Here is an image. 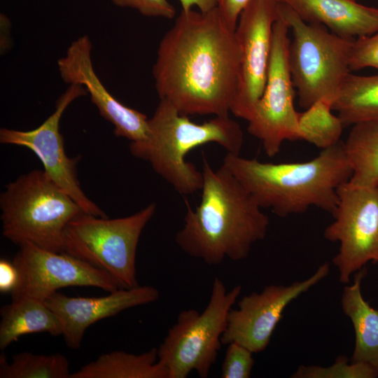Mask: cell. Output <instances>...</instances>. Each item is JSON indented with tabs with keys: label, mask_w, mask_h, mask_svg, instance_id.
Masks as SVG:
<instances>
[{
	"label": "cell",
	"mask_w": 378,
	"mask_h": 378,
	"mask_svg": "<svg viewBox=\"0 0 378 378\" xmlns=\"http://www.w3.org/2000/svg\"><path fill=\"white\" fill-rule=\"evenodd\" d=\"M239 61L234 31L216 7L181 10L159 43L152 70L155 90L183 115L229 116Z\"/></svg>",
	"instance_id": "obj_1"
},
{
	"label": "cell",
	"mask_w": 378,
	"mask_h": 378,
	"mask_svg": "<svg viewBox=\"0 0 378 378\" xmlns=\"http://www.w3.org/2000/svg\"><path fill=\"white\" fill-rule=\"evenodd\" d=\"M202 172L200 202L193 209L186 201L183 225L175 241L185 253L209 265L225 258L244 260L266 237L270 218L225 166L214 169L203 155Z\"/></svg>",
	"instance_id": "obj_2"
},
{
	"label": "cell",
	"mask_w": 378,
	"mask_h": 378,
	"mask_svg": "<svg viewBox=\"0 0 378 378\" xmlns=\"http://www.w3.org/2000/svg\"><path fill=\"white\" fill-rule=\"evenodd\" d=\"M223 164L262 209L281 218L303 214L313 206L332 214L337 189L352 175L341 141L304 162H263L227 153Z\"/></svg>",
	"instance_id": "obj_3"
},
{
	"label": "cell",
	"mask_w": 378,
	"mask_h": 378,
	"mask_svg": "<svg viewBox=\"0 0 378 378\" xmlns=\"http://www.w3.org/2000/svg\"><path fill=\"white\" fill-rule=\"evenodd\" d=\"M244 142L243 131L229 116H214L198 124L179 111L168 101L160 99L148 119L147 139L131 143V154L150 163L156 174L181 195L201 190L202 172L186 162L194 148L216 143L227 153L239 154Z\"/></svg>",
	"instance_id": "obj_4"
},
{
	"label": "cell",
	"mask_w": 378,
	"mask_h": 378,
	"mask_svg": "<svg viewBox=\"0 0 378 378\" xmlns=\"http://www.w3.org/2000/svg\"><path fill=\"white\" fill-rule=\"evenodd\" d=\"M4 237L21 245L64 253L68 223L84 212L44 170L35 169L6 185L0 195Z\"/></svg>",
	"instance_id": "obj_5"
},
{
	"label": "cell",
	"mask_w": 378,
	"mask_h": 378,
	"mask_svg": "<svg viewBox=\"0 0 378 378\" xmlns=\"http://www.w3.org/2000/svg\"><path fill=\"white\" fill-rule=\"evenodd\" d=\"M278 4L293 35L288 64L300 106L307 108L321 99L333 104L351 74L349 59L355 38L338 36L322 24L307 23L290 7Z\"/></svg>",
	"instance_id": "obj_6"
},
{
	"label": "cell",
	"mask_w": 378,
	"mask_h": 378,
	"mask_svg": "<svg viewBox=\"0 0 378 378\" xmlns=\"http://www.w3.org/2000/svg\"><path fill=\"white\" fill-rule=\"evenodd\" d=\"M241 292L240 285L227 291L223 281L215 276L205 309L178 314L158 348V361L167 370L169 378H186L192 371L201 378L209 376L223 344L228 313Z\"/></svg>",
	"instance_id": "obj_7"
},
{
	"label": "cell",
	"mask_w": 378,
	"mask_h": 378,
	"mask_svg": "<svg viewBox=\"0 0 378 378\" xmlns=\"http://www.w3.org/2000/svg\"><path fill=\"white\" fill-rule=\"evenodd\" d=\"M156 208L153 202L132 215L113 219L82 212L65 229L64 253L107 272L120 288L136 287L139 240Z\"/></svg>",
	"instance_id": "obj_8"
},
{
	"label": "cell",
	"mask_w": 378,
	"mask_h": 378,
	"mask_svg": "<svg viewBox=\"0 0 378 378\" xmlns=\"http://www.w3.org/2000/svg\"><path fill=\"white\" fill-rule=\"evenodd\" d=\"M289 27L280 15L273 26L267 81L248 121V132L259 139L268 157H274L286 140H298V115L289 64Z\"/></svg>",
	"instance_id": "obj_9"
},
{
	"label": "cell",
	"mask_w": 378,
	"mask_h": 378,
	"mask_svg": "<svg viewBox=\"0 0 378 378\" xmlns=\"http://www.w3.org/2000/svg\"><path fill=\"white\" fill-rule=\"evenodd\" d=\"M338 203L334 220L323 237L340 244L332 262L341 283L372 261L378 262V186L363 187L349 181L337 189Z\"/></svg>",
	"instance_id": "obj_10"
},
{
	"label": "cell",
	"mask_w": 378,
	"mask_h": 378,
	"mask_svg": "<svg viewBox=\"0 0 378 378\" xmlns=\"http://www.w3.org/2000/svg\"><path fill=\"white\" fill-rule=\"evenodd\" d=\"M279 15L274 0H251L239 17L236 38L240 61L230 113L248 121L264 91L270 66L273 26Z\"/></svg>",
	"instance_id": "obj_11"
},
{
	"label": "cell",
	"mask_w": 378,
	"mask_h": 378,
	"mask_svg": "<svg viewBox=\"0 0 378 378\" xmlns=\"http://www.w3.org/2000/svg\"><path fill=\"white\" fill-rule=\"evenodd\" d=\"M13 263L18 279L10 292L12 300L27 297L45 302L58 289L69 286L96 287L109 293L120 288L107 272L68 253L28 242L20 245Z\"/></svg>",
	"instance_id": "obj_12"
},
{
	"label": "cell",
	"mask_w": 378,
	"mask_h": 378,
	"mask_svg": "<svg viewBox=\"0 0 378 378\" xmlns=\"http://www.w3.org/2000/svg\"><path fill=\"white\" fill-rule=\"evenodd\" d=\"M79 85H69L57 99L55 111L38 127L21 131L1 128L0 142L15 145L31 150L41 160L45 172L64 190L86 213L98 217H107L83 191L77 176L78 158H70L65 153L64 142L59 132V122L66 108L75 99L86 94Z\"/></svg>",
	"instance_id": "obj_13"
},
{
	"label": "cell",
	"mask_w": 378,
	"mask_h": 378,
	"mask_svg": "<svg viewBox=\"0 0 378 378\" xmlns=\"http://www.w3.org/2000/svg\"><path fill=\"white\" fill-rule=\"evenodd\" d=\"M330 267V263L326 262L307 279L289 285L266 286L260 293L244 296L238 302L237 308H232L228 313L222 344L237 342L253 354L264 351L286 307L325 279Z\"/></svg>",
	"instance_id": "obj_14"
},
{
	"label": "cell",
	"mask_w": 378,
	"mask_h": 378,
	"mask_svg": "<svg viewBox=\"0 0 378 378\" xmlns=\"http://www.w3.org/2000/svg\"><path fill=\"white\" fill-rule=\"evenodd\" d=\"M92 48L87 35L78 37L70 44L66 55L57 61L62 79L66 84L85 88L100 115L113 125L116 136L127 139L131 143L145 141L149 118L122 104L106 90L94 69Z\"/></svg>",
	"instance_id": "obj_15"
},
{
	"label": "cell",
	"mask_w": 378,
	"mask_h": 378,
	"mask_svg": "<svg viewBox=\"0 0 378 378\" xmlns=\"http://www.w3.org/2000/svg\"><path fill=\"white\" fill-rule=\"evenodd\" d=\"M160 291L152 286L119 288L102 297H70L59 292L46 301L63 325L62 336L69 348L80 346L85 330L102 319L123 310L155 302Z\"/></svg>",
	"instance_id": "obj_16"
},
{
	"label": "cell",
	"mask_w": 378,
	"mask_h": 378,
	"mask_svg": "<svg viewBox=\"0 0 378 378\" xmlns=\"http://www.w3.org/2000/svg\"><path fill=\"white\" fill-rule=\"evenodd\" d=\"M290 7L303 21L326 27L349 38L372 35L378 31V8L356 0H274Z\"/></svg>",
	"instance_id": "obj_17"
},
{
	"label": "cell",
	"mask_w": 378,
	"mask_h": 378,
	"mask_svg": "<svg viewBox=\"0 0 378 378\" xmlns=\"http://www.w3.org/2000/svg\"><path fill=\"white\" fill-rule=\"evenodd\" d=\"M366 274L365 267L355 273L353 284L344 288L341 306L355 332L351 362L368 364L378 372V309L371 307L362 295L361 282Z\"/></svg>",
	"instance_id": "obj_18"
},
{
	"label": "cell",
	"mask_w": 378,
	"mask_h": 378,
	"mask_svg": "<svg viewBox=\"0 0 378 378\" xmlns=\"http://www.w3.org/2000/svg\"><path fill=\"white\" fill-rule=\"evenodd\" d=\"M0 349L4 350L21 336L36 332L62 335L63 325L46 304L32 298H20L1 308Z\"/></svg>",
	"instance_id": "obj_19"
},
{
	"label": "cell",
	"mask_w": 378,
	"mask_h": 378,
	"mask_svg": "<svg viewBox=\"0 0 378 378\" xmlns=\"http://www.w3.org/2000/svg\"><path fill=\"white\" fill-rule=\"evenodd\" d=\"M70 378H169L158 361V348L140 354L124 351L103 354L71 373Z\"/></svg>",
	"instance_id": "obj_20"
},
{
	"label": "cell",
	"mask_w": 378,
	"mask_h": 378,
	"mask_svg": "<svg viewBox=\"0 0 378 378\" xmlns=\"http://www.w3.org/2000/svg\"><path fill=\"white\" fill-rule=\"evenodd\" d=\"M344 127L378 122V74H349L332 104Z\"/></svg>",
	"instance_id": "obj_21"
},
{
	"label": "cell",
	"mask_w": 378,
	"mask_h": 378,
	"mask_svg": "<svg viewBox=\"0 0 378 378\" xmlns=\"http://www.w3.org/2000/svg\"><path fill=\"white\" fill-rule=\"evenodd\" d=\"M344 145L352 171L349 183L355 186H378V122L353 125Z\"/></svg>",
	"instance_id": "obj_22"
},
{
	"label": "cell",
	"mask_w": 378,
	"mask_h": 378,
	"mask_svg": "<svg viewBox=\"0 0 378 378\" xmlns=\"http://www.w3.org/2000/svg\"><path fill=\"white\" fill-rule=\"evenodd\" d=\"M332 111V102L321 99L299 113V139L322 150L338 143L344 127Z\"/></svg>",
	"instance_id": "obj_23"
},
{
	"label": "cell",
	"mask_w": 378,
	"mask_h": 378,
	"mask_svg": "<svg viewBox=\"0 0 378 378\" xmlns=\"http://www.w3.org/2000/svg\"><path fill=\"white\" fill-rule=\"evenodd\" d=\"M69 363L62 354L38 355L22 352L8 363L0 356V378H70Z\"/></svg>",
	"instance_id": "obj_24"
},
{
	"label": "cell",
	"mask_w": 378,
	"mask_h": 378,
	"mask_svg": "<svg viewBox=\"0 0 378 378\" xmlns=\"http://www.w3.org/2000/svg\"><path fill=\"white\" fill-rule=\"evenodd\" d=\"M378 372L363 363H349L346 356L341 355L328 367L316 365H300L292 374L293 378H375Z\"/></svg>",
	"instance_id": "obj_25"
},
{
	"label": "cell",
	"mask_w": 378,
	"mask_h": 378,
	"mask_svg": "<svg viewBox=\"0 0 378 378\" xmlns=\"http://www.w3.org/2000/svg\"><path fill=\"white\" fill-rule=\"evenodd\" d=\"M221 366L222 378H248L251 377L254 359L253 352L237 342L227 344Z\"/></svg>",
	"instance_id": "obj_26"
},
{
	"label": "cell",
	"mask_w": 378,
	"mask_h": 378,
	"mask_svg": "<svg viewBox=\"0 0 378 378\" xmlns=\"http://www.w3.org/2000/svg\"><path fill=\"white\" fill-rule=\"evenodd\" d=\"M366 67L378 70V31L372 35L356 38L353 42L349 59L351 71Z\"/></svg>",
	"instance_id": "obj_27"
},
{
	"label": "cell",
	"mask_w": 378,
	"mask_h": 378,
	"mask_svg": "<svg viewBox=\"0 0 378 378\" xmlns=\"http://www.w3.org/2000/svg\"><path fill=\"white\" fill-rule=\"evenodd\" d=\"M122 8H130L146 17L172 19L176 15L174 6L168 0H111Z\"/></svg>",
	"instance_id": "obj_28"
},
{
	"label": "cell",
	"mask_w": 378,
	"mask_h": 378,
	"mask_svg": "<svg viewBox=\"0 0 378 378\" xmlns=\"http://www.w3.org/2000/svg\"><path fill=\"white\" fill-rule=\"evenodd\" d=\"M251 0H216V8L230 29L235 31L240 13Z\"/></svg>",
	"instance_id": "obj_29"
},
{
	"label": "cell",
	"mask_w": 378,
	"mask_h": 378,
	"mask_svg": "<svg viewBox=\"0 0 378 378\" xmlns=\"http://www.w3.org/2000/svg\"><path fill=\"white\" fill-rule=\"evenodd\" d=\"M18 279V272L13 265L5 260L0 261V291L11 292L15 287Z\"/></svg>",
	"instance_id": "obj_30"
},
{
	"label": "cell",
	"mask_w": 378,
	"mask_h": 378,
	"mask_svg": "<svg viewBox=\"0 0 378 378\" xmlns=\"http://www.w3.org/2000/svg\"><path fill=\"white\" fill-rule=\"evenodd\" d=\"M181 10L186 11L197 7L200 11L206 13L216 7V0H178Z\"/></svg>",
	"instance_id": "obj_31"
}]
</instances>
